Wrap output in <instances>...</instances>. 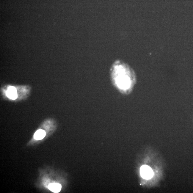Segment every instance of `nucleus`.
Instances as JSON below:
<instances>
[{
  "label": "nucleus",
  "mask_w": 193,
  "mask_h": 193,
  "mask_svg": "<svg viewBox=\"0 0 193 193\" xmlns=\"http://www.w3.org/2000/svg\"><path fill=\"white\" fill-rule=\"evenodd\" d=\"M140 172L141 176L145 179L149 180L153 176L154 173L151 168L146 165H143L141 167Z\"/></svg>",
  "instance_id": "f03ea898"
},
{
  "label": "nucleus",
  "mask_w": 193,
  "mask_h": 193,
  "mask_svg": "<svg viewBox=\"0 0 193 193\" xmlns=\"http://www.w3.org/2000/svg\"><path fill=\"white\" fill-rule=\"evenodd\" d=\"M62 186L60 184L57 183H53L49 184L48 189L52 192L54 193H58L61 190Z\"/></svg>",
  "instance_id": "20e7f679"
},
{
  "label": "nucleus",
  "mask_w": 193,
  "mask_h": 193,
  "mask_svg": "<svg viewBox=\"0 0 193 193\" xmlns=\"http://www.w3.org/2000/svg\"><path fill=\"white\" fill-rule=\"evenodd\" d=\"M7 96L12 100H15L17 98L18 95L16 89L13 86H10L8 88L7 91Z\"/></svg>",
  "instance_id": "7ed1b4c3"
},
{
  "label": "nucleus",
  "mask_w": 193,
  "mask_h": 193,
  "mask_svg": "<svg viewBox=\"0 0 193 193\" xmlns=\"http://www.w3.org/2000/svg\"><path fill=\"white\" fill-rule=\"evenodd\" d=\"M112 80L114 85L120 91H128L134 82V76L128 67L120 62L113 65L111 70Z\"/></svg>",
  "instance_id": "f257e3e1"
},
{
  "label": "nucleus",
  "mask_w": 193,
  "mask_h": 193,
  "mask_svg": "<svg viewBox=\"0 0 193 193\" xmlns=\"http://www.w3.org/2000/svg\"><path fill=\"white\" fill-rule=\"evenodd\" d=\"M45 132L42 130H38L35 133L34 137L37 140H39L44 139L45 136Z\"/></svg>",
  "instance_id": "39448f33"
}]
</instances>
